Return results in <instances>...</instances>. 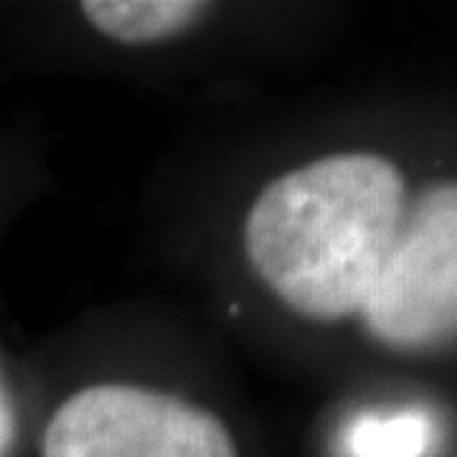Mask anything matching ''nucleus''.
Masks as SVG:
<instances>
[{"label":"nucleus","instance_id":"5","mask_svg":"<svg viewBox=\"0 0 457 457\" xmlns=\"http://www.w3.org/2000/svg\"><path fill=\"white\" fill-rule=\"evenodd\" d=\"M432 425L420 411L361 414L343 435L348 457H425Z\"/></svg>","mask_w":457,"mask_h":457},{"label":"nucleus","instance_id":"2","mask_svg":"<svg viewBox=\"0 0 457 457\" xmlns=\"http://www.w3.org/2000/svg\"><path fill=\"white\" fill-rule=\"evenodd\" d=\"M361 320L384 345L427 351L457 326V188L435 183L407 209L361 305Z\"/></svg>","mask_w":457,"mask_h":457},{"label":"nucleus","instance_id":"4","mask_svg":"<svg viewBox=\"0 0 457 457\" xmlns=\"http://www.w3.org/2000/svg\"><path fill=\"white\" fill-rule=\"evenodd\" d=\"M198 0H84L82 16L117 44H161L186 33L209 11Z\"/></svg>","mask_w":457,"mask_h":457},{"label":"nucleus","instance_id":"3","mask_svg":"<svg viewBox=\"0 0 457 457\" xmlns=\"http://www.w3.org/2000/svg\"><path fill=\"white\" fill-rule=\"evenodd\" d=\"M41 457H239L227 425L173 394L99 384L69 396Z\"/></svg>","mask_w":457,"mask_h":457},{"label":"nucleus","instance_id":"1","mask_svg":"<svg viewBox=\"0 0 457 457\" xmlns=\"http://www.w3.org/2000/svg\"><path fill=\"white\" fill-rule=\"evenodd\" d=\"M407 180L374 153H336L275 179L252 204L246 260L297 315H356L407 216Z\"/></svg>","mask_w":457,"mask_h":457}]
</instances>
